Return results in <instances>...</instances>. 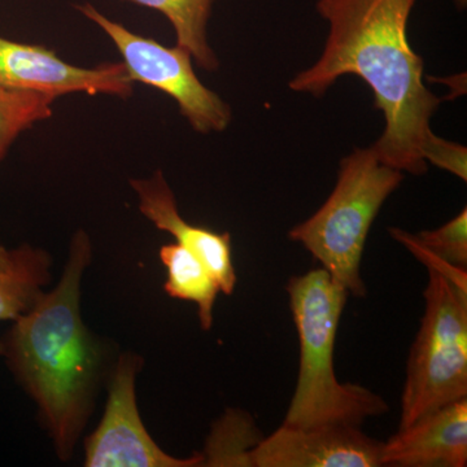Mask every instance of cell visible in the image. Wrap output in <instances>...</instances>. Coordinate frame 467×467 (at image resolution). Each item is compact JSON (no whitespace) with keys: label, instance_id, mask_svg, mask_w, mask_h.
Instances as JSON below:
<instances>
[{"label":"cell","instance_id":"cell-1","mask_svg":"<svg viewBox=\"0 0 467 467\" xmlns=\"http://www.w3.org/2000/svg\"><path fill=\"white\" fill-rule=\"evenodd\" d=\"M416 0H318L328 23L317 63L291 79L290 88L322 97L337 78L358 76L373 90L386 128L373 144L378 159L398 171L426 173L423 147L434 131L441 98L423 84V60L408 39Z\"/></svg>","mask_w":467,"mask_h":467},{"label":"cell","instance_id":"cell-2","mask_svg":"<svg viewBox=\"0 0 467 467\" xmlns=\"http://www.w3.org/2000/svg\"><path fill=\"white\" fill-rule=\"evenodd\" d=\"M91 260L78 233L57 287L15 319L0 355L38 407L57 456L67 461L84 431L103 368V348L81 317V281Z\"/></svg>","mask_w":467,"mask_h":467},{"label":"cell","instance_id":"cell-3","mask_svg":"<svg viewBox=\"0 0 467 467\" xmlns=\"http://www.w3.org/2000/svg\"><path fill=\"white\" fill-rule=\"evenodd\" d=\"M300 346L299 374L284 426H361L389 411L379 395L335 374L334 349L348 291L325 269L292 276L285 285Z\"/></svg>","mask_w":467,"mask_h":467},{"label":"cell","instance_id":"cell-4","mask_svg":"<svg viewBox=\"0 0 467 467\" xmlns=\"http://www.w3.org/2000/svg\"><path fill=\"white\" fill-rule=\"evenodd\" d=\"M402 180V171L383 164L373 146L355 149L340 161L337 184L327 201L288 236L308 250L349 295L364 297L361 260L368 232Z\"/></svg>","mask_w":467,"mask_h":467},{"label":"cell","instance_id":"cell-5","mask_svg":"<svg viewBox=\"0 0 467 467\" xmlns=\"http://www.w3.org/2000/svg\"><path fill=\"white\" fill-rule=\"evenodd\" d=\"M429 270L426 309L409 353L400 429L467 399V290Z\"/></svg>","mask_w":467,"mask_h":467},{"label":"cell","instance_id":"cell-6","mask_svg":"<svg viewBox=\"0 0 467 467\" xmlns=\"http://www.w3.org/2000/svg\"><path fill=\"white\" fill-rule=\"evenodd\" d=\"M77 9L97 24L121 54L131 81L164 92L180 107L181 115L198 133H220L232 122V109L220 95L202 85L192 67L189 51L161 43L126 29L104 16L88 3Z\"/></svg>","mask_w":467,"mask_h":467},{"label":"cell","instance_id":"cell-7","mask_svg":"<svg viewBox=\"0 0 467 467\" xmlns=\"http://www.w3.org/2000/svg\"><path fill=\"white\" fill-rule=\"evenodd\" d=\"M140 358L124 355L110 378L109 400L99 426L85 442L88 467H195L202 466V454L178 459L156 444L144 427L135 378Z\"/></svg>","mask_w":467,"mask_h":467},{"label":"cell","instance_id":"cell-8","mask_svg":"<svg viewBox=\"0 0 467 467\" xmlns=\"http://www.w3.org/2000/svg\"><path fill=\"white\" fill-rule=\"evenodd\" d=\"M133 86L124 63L77 67L61 60L45 46L0 36V88L43 92L57 99L75 92L128 99L133 95Z\"/></svg>","mask_w":467,"mask_h":467},{"label":"cell","instance_id":"cell-9","mask_svg":"<svg viewBox=\"0 0 467 467\" xmlns=\"http://www.w3.org/2000/svg\"><path fill=\"white\" fill-rule=\"evenodd\" d=\"M383 444L364 434L359 426L282 425L252 451V466L380 467Z\"/></svg>","mask_w":467,"mask_h":467},{"label":"cell","instance_id":"cell-10","mask_svg":"<svg viewBox=\"0 0 467 467\" xmlns=\"http://www.w3.org/2000/svg\"><path fill=\"white\" fill-rule=\"evenodd\" d=\"M467 399L430 411L384 441L382 466L465 467Z\"/></svg>","mask_w":467,"mask_h":467},{"label":"cell","instance_id":"cell-11","mask_svg":"<svg viewBox=\"0 0 467 467\" xmlns=\"http://www.w3.org/2000/svg\"><path fill=\"white\" fill-rule=\"evenodd\" d=\"M130 184L140 199L143 216L196 254L216 276L221 292L232 295L235 290L236 273L230 234L214 233L187 223L181 216L174 193L160 171L146 180L130 181Z\"/></svg>","mask_w":467,"mask_h":467},{"label":"cell","instance_id":"cell-12","mask_svg":"<svg viewBox=\"0 0 467 467\" xmlns=\"http://www.w3.org/2000/svg\"><path fill=\"white\" fill-rule=\"evenodd\" d=\"M160 260L167 269L165 291L169 296L195 303L202 330H211L214 303L221 292L216 276L196 254L178 243L161 247Z\"/></svg>","mask_w":467,"mask_h":467},{"label":"cell","instance_id":"cell-13","mask_svg":"<svg viewBox=\"0 0 467 467\" xmlns=\"http://www.w3.org/2000/svg\"><path fill=\"white\" fill-rule=\"evenodd\" d=\"M50 281V259L41 250L23 245L17 248L14 265L0 269V321L23 316L43 294Z\"/></svg>","mask_w":467,"mask_h":467},{"label":"cell","instance_id":"cell-14","mask_svg":"<svg viewBox=\"0 0 467 467\" xmlns=\"http://www.w3.org/2000/svg\"><path fill=\"white\" fill-rule=\"evenodd\" d=\"M161 12L174 27L177 46L189 51L205 70H216L218 58L209 46L207 26L213 0H124Z\"/></svg>","mask_w":467,"mask_h":467},{"label":"cell","instance_id":"cell-15","mask_svg":"<svg viewBox=\"0 0 467 467\" xmlns=\"http://www.w3.org/2000/svg\"><path fill=\"white\" fill-rule=\"evenodd\" d=\"M261 439L256 423L245 411L229 410L212 430L202 453V466L251 467L252 451Z\"/></svg>","mask_w":467,"mask_h":467},{"label":"cell","instance_id":"cell-16","mask_svg":"<svg viewBox=\"0 0 467 467\" xmlns=\"http://www.w3.org/2000/svg\"><path fill=\"white\" fill-rule=\"evenodd\" d=\"M55 100L43 92L0 88V162L18 135L50 119Z\"/></svg>","mask_w":467,"mask_h":467},{"label":"cell","instance_id":"cell-17","mask_svg":"<svg viewBox=\"0 0 467 467\" xmlns=\"http://www.w3.org/2000/svg\"><path fill=\"white\" fill-rule=\"evenodd\" d=\"M413 241L430 254L451 265L467 266V211L463 208L456 217L436 230L410 234Z\"/></svg>","mask_w":467,"mask_h":467},{"label":"cell","instance_id":"cell-18","mask_svg":"<svg viewBox=\"0 0 467 467\" xmlns=\"http://www.w3.org/2000/svg\"><path fill=\"white\" fill-rule=\"evenodd\" d=\"M423 159L435 167L467 181V149L432 133L423 147Z\"/></svg>","mask_w":467,"mask_h":467},{"label":"cell","instance_id":"cell-19","mask_svg":"<svg viewBox=\"0 0 467 467\" xmlns=\"http://www.w3.org/2000/svg\"><path fill=\"white\" fill-rule=\"evenodd\" d=\"M16 259L17 250L7 251L0 247V269H7V267L14 265Z\"/></svg>","mask_w":467,"mask_h":467},{"label":"cell","instance_id":"cell-20","mask_svg":"<svg viewBox=\"0 0 467 467\" xmlns=\"http://www.w3.org/2000/svg\"><path fill=\"white\" fill-rule=\"evenodd\" d=\"M457 5H459L460 9L466 7L467 0H456Z\"/></svg>","mask_w":467,"mask_h":467}]
</instances>
